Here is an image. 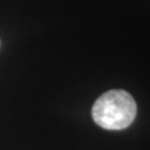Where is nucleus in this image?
<instances>
[{"instance_id": "nucleus-1", "label": "nucleus", "mask_w": 150, "mask_h": 150, "mask_svg": "<svg viewBox=\"0 0 150 150\" xmlns=\"http://www.w3.org/2000/svg\"><path fill=\"white\" fill-rule=\"evenodd\" d=\"M91 115L95 122L101 128L122 130L134 122L137 115V103L126 90L113 89L97 99Z\"/></svg>"}]
</instances>
